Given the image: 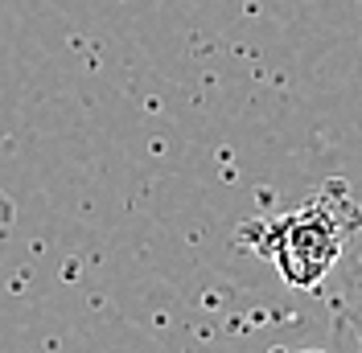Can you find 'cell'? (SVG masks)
<instances>
[{"instance_id": "obj_1", "label": "cell", "mask_w": 362, "mask_h": 353, "mask_svg": "<svg viewBox=\"0 0 362 353\" xmlns=\"http://www.w3.org/2000/svg\"><path fill=\"white\" fill-rule=\"evenodd\" d=\"M358 218L362 205L350 201L341 181H329L313 201H305L293 214L243 226V239L280 271V280L288 287L313 292L338 271Z\"/></svg>"}, {"instance_id": "obj_2", "label": "cell", "mask_w": 362, "mask_h": 353, "mask_svg": "<svg viewBox=\"0 0 362 353\" xmlns=\"http://www.w3.org/2000/svg\"><path fill=\"white\" fill-rule=\"evenodd\" d=\"M334 280V316H338V329H346L362 349V218L346 243L338 271L329 275Z\"/></svg>"}, {"instance_id": "obj_3", "label": "cell", "mask_w": 362, "mask_h": 353, "mask_svg": "<svg viewBox=\"0 0 362 353\" xmlns=\"http://www.w3.org/2000/svg\"><path fill=\"white\" fill-rule=\"evenodd\" d=\"M8 222H13V201L0 193V239H4V230H8Z\"/></svg>"}]
</instances>
